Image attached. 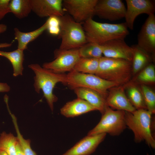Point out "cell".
<instances>
[{
    "label": "cell",
    "instance_id": "cell-20",
    "mask_svg": "<svg viewBox=\"0 0 155 155\" xmlns=\"http://www.w3.org/2000/svg\"><path fill=\"white\" fill-rule=\"evenodd\" d=\"M133 56L132 61V74L135 75L148 65L154 61L152 56L137 44L132 46Z\"/></svg>",
    "mask_w": 155,
    "mask_h": 155
},
{
    "label": "cell",
    "instance_id": "cell-13",
    "mask_svg": "<svg viewBox=\"0 0 155 155\" xmlns=\"http://www.w3.org/2000/svg\"><path fill=\"white\" fill-rule=\"evenodd\" d=\"M98 45L104 57L124 59L132 62L133 49L126 43L124 39L112 40Z\"/></svg>",
    "mask_w": 155,
    "mask_h": 155
},
{
    "label": "cell",
    "instance_id": "cell-23",
    "mask_svg": "<svg viewBox=\"0 0 155 155\" xmlns=\"http://www.w3.org/2000/svg\"><path fill=\"white\" fill-rule=\"evenodd\" d=\"M10 13L18 19L27 17L32 11L30 0H10Z\"/></svg>",
    "mask_w": 155,
    "mask_h": 155
},
{
    "label": "cell",
    "instance_id": "cell-8",
    "mask_svg": "<svg viewBox=\"0 0 155 155\" xmlns=\"http://www.w3.org/2000/svg\"><path fill=\"white\" fill-rule=\"evenodd\" d=\"M54 60L44 63L42 67L58 73H64L73 71L81 57L79 48L66 50L57 49L54 51Z\"/></svg>",
    "mask_w": 155,
    "mask_h": 155
},
{
    "label": "cell",
    "instance_id": "cell-25",
    "mask_svg": "<svg viewBox=\"0 0 155 155\" xmlns=\"http://www.w3.org/2000/svg\"><path fill=\"white\" fill-rule=\"evenodd\" d=\"M18 142L17 137L11 133L7 134L3 132L0 135V151L4 152L8 155H16Z\"/></svg>",
    "mask_w": 155,
    "mask_h": 155
},
{
    "label": "cell",
    "instance_id": "cell-28",
    "mask_svg": "<svg viewBox=\"0 0 155 155\" xmlns=\"http://www.w3.org/2000/svg\"><path fill=\"white\" fill-rule=\"evenodd\" d=\"M147 110L152 114L155 113V93L147 85L141 84L140 87Z\"/></svg>",
    "mask_w": 155,
    "mask_h": 155
},
{
    "label": "cell",
    "instance_id": "cell-29",
    "mask_svg": "<svg viewBox=\"0 0 155 155\" xmlns=\"http://www.w3.org/2000/svg\"><path fill=\"white\" fill-rule=\"evenodd\" d=\"M17 134V138L18 143L24 155H37L32 149L30 145V141L26 140L21 134L17 124L16 118L13 117L12 118Z\"/></svg>",
    "mask_w": 155,
    "mask_h": 155
},
{
    "label": "cell",
    "instance_id": "cell-33",
    "mask_svg": "<svg viewBox=\"0 0 155 155\" xmlns=\"http://www.w3.org/2000/svg\"><path fill=\"white\" fill-rule=\"evenodd\" d=\"M16 155H24L18 141L16 146Z\"/></svg>",
    "mask_w": 155,
    "mask_h": 155
},
{
    "label": "cell",
    "instance_id": "cell-17",
    "mask_svg": "<svg viewBox=\"0 0 155 155\" xmlns=\"http://www.w3.org/2000/svg\"><path fill=\"white\" fill-rule=\"evenodd\" d=\"M97 110L86 100L77 98L67 102L60 109L61 114L66 117H74Z\"/></svg>",
    "mask_w": 155,
    "mask_h": 155
},
{
    "label": "cell",
    "instance_id": "cell-24",
    "mask_svg": "<svg viewBox=\"0 0 155 155\" xmlns=\"http://www.w3.org/2000/svg\"><path fill=\"white\" fill-rule=\"evenodd\" d=\"M99 59L81 57L75 64L73 70L82 73L95 74L98 68Z\"/></svg>",
    "mask_w": 155,
    "mask_h": 155
},
{
    "label": "cell",
    "instance_id": "cell-6",
    "mask_svg": "<svg viewBox=\"0 0 155 155\" xmlns=\"http://www.w3.org/2000/svg\"><path fill=\"white\" fill-rule=\"evenodd\" d=\"M65 85L72 90L84 87L93 90L100 93L106 100L111 88L119 84L101 78L95 74L84 73L73 70L67 74Z\"/></svg>",
    "mask_w": 155,
    "mask_h": 155
},
{
    "label": "cell",
    "instance_id": "cell-31",
    "mask_svg": "<svg viewBox=\"0 0 155 155\" xmlns=\"http://www.w3.org/2000/svg\"><path fill=\"white\" fill-rule=\"evenodd\" d=\"M10 0H0V20L8 13H10L9 3Z\"/></svg>",
    "mask_w": 155,
    "mask_h": 155
},
{
    "label": "cell",
    "instance_id": "cell-35",
    "mask_svg": "<svg viewBox=\"0 0 155 155\" xmlns=\"http://www.w3.org/2000/svg\"><path fill=\"white\" fill-rule=\"evenodd\" d=\"M147 155H149L148 154H147Z\"/></svg>",
    "mask_w": 155,
    "mask_h": 155
},
{
    "label": "cell",
    "instance_id": "cell-12",
    "mask_svg": "<svg viewBox=\"0 0 155 155\" xmlns=\"http://www.w3.org/2000/svg\"><path fill=\"white\" fill-rule=\"evenodd\" d=\"M127 8L125 18L128 28L133 29L134 21L139 15L145 13L148 16L155 11V1L151 0H126Z\"/></svg>",
    "mask_w": 155,
    "mask_h": 155
},
{
    "label": "cell",
    "instance_id": "cell-18",
    "mask_svg": "<svg viewBox=\"0 0 155 155\" xmlns=\"http://www.w3.org/2000/svg\"><path fill=\"white\" fill-rule=\"evenodd\" d=\"M73 90L77 98L84 100L103 114L108 106L105 99L97 91L88 88L79 87Z\"/></svg>",
    "mask_w": 155,
    "mask_h": 155
},
{
    "label": "cell",
    "instance_id": "cell-9",
    "mask_svg": "<svg viewBox=\"0 0 155 155\" xmlns=\"http://www.w3.org/2000/svg\"><path fill=\"white\" fill-rule=\"evenodd\" d=\"M98 0H64L63 6L76 22L83 23L94 15L95 8Z\"/></svg>",
    "mask_w": 155,
    "mask_h": 155
},
{
    "label": "cell",
    "instance_id": "cell-1",
    "mask_svg": "<svg viewBox=\"0 0 155 155\" xmlns=\"http://www.w3.org/2000/svg\"><path fill=\"white\" fill-rule=\"evenodd\" d=\"M83 24L88 42L98 45L114 39H125L129 34L125 22L117 24L102 23L91 18Z\"/></svg>",
    "mask_w": 155,
    "mask_h": 155
},
{
    "label": "cell",
    "instance_id": "cell-26",
    "mask_svg": "<svg viewBox=\"0 0 155 155\" xmlns=\"http://www.w3.org/2000/svg\"><path fill=\"white\" fill-rule=\"evenodd\" d=\"M141 84H154L155 82V68L154 65L151 63L144 68L137 76L134 81Z\"/></svg>",
    "mask_w": 155,
    "mask_h": 155
},
{
    "label": "cell",
    "instance_id": "cell-21",
    "mask_svg": "<svg viewBox=\"0 0 155 155\" xmlns=\"http://www.w3.org/2000/svg\"><path fill=\"white\" fill-rule=\"evenodd\" d=\"M123 85L128 98L135 109H147L141 91L136 83L129 82Z\"/></svg>",
    "mask_w": 155,
    "mask_h": 155
},
{
    "label": "cell",
    "instance_id": "cell-2",
    "mask_svg": "<svg viewBox=\"0 0 155 155\" xmlns=\"http://www.w3.org/2000/svg\"><path fill=\"white\" fill-rule=\"evenodd\" d=\"M28 67L35 74L34 84L35 91L38 93H39L40 90L42 91L44 96L51 110L53 112L54 103L58 99L53 94V89L58 83L66 84L67 74L54 73L37 63L30 64Z\"/></svg>",
    "mask_w": 155,
    "mask_h": 155
},
{
    "label": "cell",
    "instance_id": "cell-22",
    "mask_svg": "<svg viewBox=\"0 0 155 155\" xmlns=\"http://www.w3.org/2000/svg\"><path fill=\"white\" fill-rule=\"evenodd\" d=\"M24 51L18 49L11 52L0 51V56L4 57L10 61L13 69V76L22 75L24 60Z\"/></svg>",
    "mask_w": 155,
    "mask_h": 155
},
{
    "label": "cell",
    "instance_id": "cell-15",
    "mask_svg": "<svg viewBox=\"0 0 155 155\" xmlns=\"http://www.w3.org/2000/svg\"><path fill=\"white\" fill-rule=\"evenodd\" d=\"M106 133L87 135L62 155H90L105 138Z\"/></svg>",
    "mask_w": 155,
    "mask_h": 155
},
{
    "label": "cell",
    "instance_id": "cell-3",
    "mask_svg": "<svg viewBox=\"0 0 155 155\" xmlns=\"http://www.w3.org/2000/svg\"><path fill=\"white\" fill-rule=\"evenodd\" d=\"M95 75L123 85L129 82L132 74V63L125 59L102 57Z\"/></svg>",
    "mask_w": 155,
    "mask_h": 155
},
{
    "label": "cell",
    "instance_id": "cell-19",
    "mask_svg": "<svg viewBox=\"0 0 155 155\" xmlns=\"http://www.w3.org/2000/svg\"><path fill=\"white\" fill-rule=\"evenodd\" d=\"M46 22L37 29L29 32H23L18 28L14 29L15 39L18 42V49L24 51L27 48L28 44L41 35L44 31L47 30Z\"/></svg>",
    "mask_w": 155,
    "mask_h": 155
},
{
    "label": "cell",
    "instance_id": "cell-30",
    "mask_svg": "<svg viewBox=\"0 0 155 155\" xmlns=\"http://www.w3.org/2000/svg\"><path fill=\"white\" fill-rule=\"evenodd\" d=\"M49 33L53 35H58L60 31V22L59 17L53 16L49 18L46 21Z\"/></svg>",
    "mask_w": 155,
    "mask_h": 155
},
{
    "label": "cell",
    "instance_id": "cell-5",
    "mask_svg": "<svg viewBox=\"0 0 155 155\" xmlns=\"http://www.w3.org/2000/svg\"><path fill=\"white\" fill-rule=\"evenodd\" d=\"M59 18L60 31L58 36L61 40L59 49L66 50L79 48L88 42L83 23L76 22L68 14Z\"/></svg>",
    "mask_w": 155,
    "mask_h": 155
},
{
    "label": "cell",
    "instance_id": "cell-16",
    "mask_svg": "<svg viewBox=\"0 0 155 155\" xmlns=\"http://www.w3.org/2000/svg\"><path fill=\"white\" fill-rule=\"evenodd\" d=\"M105 100L107 106L117 110L133 113L136 110L127 96L123 85L110 88Z\"/></svg>",
    "mask_w": 155,
    "mask_h": 155
},
{
    "label": "cell",
    "instance_id": "cell-11",
    "mask_svg": "<svg viewBox=\"0 0 155 155\" xmlns=\"http://www.w3.org/2000/svg\"><path fill=\"white\" fill-rule=\"evenodd\" d=\"M137 45L154 60L155 53V16H148L137 35Z\"/></svg>",
    "mask_w": 155,
    "mask_h": 155
},
{
    "label": "cell",
    "instance_id": "cell-27",
    "mask_svg": "<svg viewBox=\"0 0 155 155\" xmlns=\"http://www.w3.org/2000/svg\"><path fill=\"white\" fill-rule=\"evenodd\" d=\"M81 57L100 59L102 57V51L98 44L88 42L79 48Z\"/></svg>",
    "mask_w": 155,
    "mask_h": 155
},
{
    "label": "cell",
    "instance_id": "cell-34",
    "mask_svg": "<svg viewBox=\"0 0 155 155\" xmlns=\"http://www.w3.org/2000/svg\"><path fill=\"white\" fill-rule=\"evenodd\" d=\"M0 155H8L6 152L3 151H0Z\"/></svg>",
    "mask_w": 155,
    "mask_h": 155
},
{
    "label": "cell",
    "instance_id": "cell-10",
    "mask_svg": "<svg viewBox=\"0 0 155 155\" xmlns=\"http://www.w3.org/2000/svg\"><path fill=\"white\" fill-rule=\"evenodd\" d=\"M126 8L121 0H98L94 15L100 18L113 21L125 18Z\"/></svg>",
    "mask_w": 155,
    "mask_h": 155
},
{
    "label": "cell",
    "instance_id": "cell-32",
    "mask_svg": "<svg viewBox=\"0 0 155 155\" xmlns=\"http://www.w3.org/2000/svg\"><path fill=\"white\" fill-rule=\"evenodd\" d=\"M10 89V87L7 84L0 82V92H8Z\"/></svg>",
    "mask_w": 155,
    "mask_h": 155
},
{
    "label": "cell",
    "instance_id": "cell-4",
    "mask_svg": "<svg viewBox=\"0 0 155 155\" xmlns=\"http://www.w3.org/2000/svg\"><path fill=\"white\" fill-rule=\"evenodd\" d=\"M152 114L146 109L136 110L133 113L125 111L127 127L132 130L136 143L145 141L150 147L154 149L155 140L151 129Z\"/></svg>",
    "mask_w": 155,
    "mask_h": 155
},
{
    "label": "cell",
    "instance_id": "cell-7",
    "mask_svg": "<svg viewBox=\"0 0 155 155\" xmlns=\"http://www.w3.org/2000/svg\"><path fill=\"white\" fill-rule=\"evenodd\" d=\"M125 114L124 111H114L107 106L99 122L87 135L107 133L113 136L119 135L127 127Z\"/></svg>",
    "mask_w": 155,
    "mask_h": 155
},
{
    "label": "cell",
    "instance_id": "cell-14",
    "mask_svg": "<svg viewBox=\"0 0 155 155\" xmlns=\"http://www.w3.org/2000/svg\"><path fill=\"white\" fill-rule=\"evenodd\" d=\"M32 11L40 18L65 14L62 0H30Z\"/></svg>",
    "mask_w": 155,
    "mask_h": 155
}]
</instances>
